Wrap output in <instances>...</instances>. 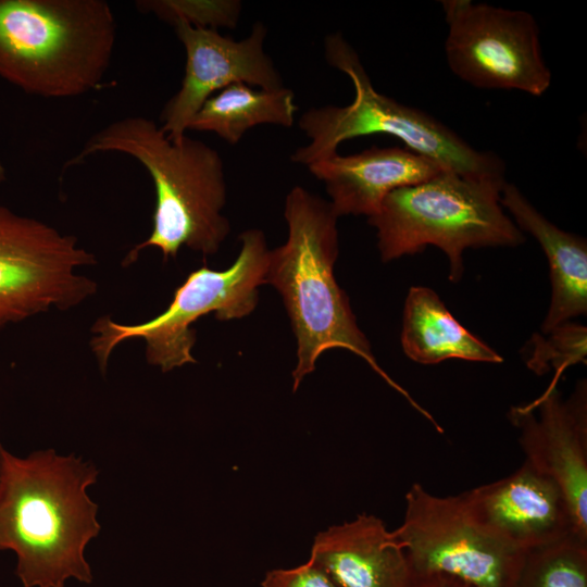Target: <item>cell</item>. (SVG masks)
Returning <instances> with one entry per match:
<instances>
[{
    "label": "cell",
    "instance_id": "cb8c5ba5",
    "mask_svg": "<svg viewBox=\"0 0 587 587\" xmlns=\"http://www.w3.org/2000/svg\"><path fill=\"white\" fill-rule=\"evenodd\" d=\"M7 177V170L4 165L0 162V183H2Z\"/></svg>",
    "mask_w": 587,
    "mask_h": 587
},
{
    "label": "cell",
    "instance_id": "ac0fdd59",
    "mask_svg": "<svg viewBox=\"0 0 587 587\" xmlns=\"http://www.w3.org/2000/svg\"><path fill=\"white\" fill-rule=\"evenodd\" d=\"M297 111L295 93L285 86L254 89L235 83L204 102L188 130L211 132L229 145H236L247 130L261 124L291 127Z\"/></svg>",
    "mask_w": 587,
    "mask_h": 587
},
{
    "label": "cell",
    "instance_id": "5b68a950",
    "mask_svg": "<svg viewBox=\"0 0 587 587\" xmlns=\"http://www.w3.org/2000/svg\"><path fill=\"white\" fill-rule=\"evenodd\" d=\"M325 58L350 78L354 98L344 107L310 108L300 116L298 125L309 143L291 154L294 163L309 166L338 153L339 145L346 140L380 134L400 139L408 149L448 171L505 182V164L496 153L474 149L429 114L379 93L358 53L340 33L326 37Z\"/></svg>",
    "mask_w": 587,
    "mask_h": 587
},
{
    "label": "cell",
    "instance_id": "277c9868",
    "mask_svg": "<svg viewBox=\"0 0 587 587\" xmlns=\"http://www.w3.org/2000/svg\"><path fill=\"white\" fill-rule=\"evenodd\" d=\"M116 27L104 0H0V77L49 99L97 90L112 62Z\"/></svg>",
    "mask_w": 587,
    "mask_h": 587
},
{
    "label": "cell",
    "instance_id": "3957f363",
    "mask_svg": "<svg viewBox=\"0 0 587 587\" xmlns=\"http://www.w3.org/2000/svg\"><path fill=\"white\" fill-rule=\"evenodd\" d=\"M287 241L270 250L265 284L282 295L298 344L292 390L315 369L326 350L342 348L359 355L425 417L426 410L377 364L360 330L346 292L334 276L338 257V215L330 202L300 186L285 200Z\"/></svg>",
    "mask_w": 587,
    "mask_h": 587
},
{
    "label": "cell",
    "instance_id": "d4e9b609",
    "mask_svg": "<svg viewBox=\"0 0 587 587\" xmlns=\"http://www.w3.org/2000/svg\"><path fill=\"white\" fill-rule=\"evenodd\" d=\"M0 477H1V460H0Z\"/></svg>",
    "mask_w": 587,
    "mask_h": 587
},
{
    "label": "cell",
    "instance_id": "4fadbf2b",
    "mask_svg": "<svg viewBox=\"0 0 587 587\" xmlns=\"http://www.w3.org/2000/svg\"><path fill=\"white\" fill-rule=\"evenodd\" d=\"M472 517L508 547L526 553L582 538L559 486L528 462L512 474L460 494Z\"/></svg>",
    "mask_w": 587,
    "mask_h": 587
},
{
    "label": "cell",
    "instance_id": "7402d4cb",
    "mask_svg": "<svg viewBox=\"0 0 587 587\" xmlns=\"http://www.w3.org/2000/svg\"><path fill=\"white\" fill-rule=\"evenodd\" d=\"M261 587H337L311 561L290 569H274L265 573Z\"/></svg>",
    "mask_w": 587,
    "mask_h": 587
},
{
    "label": "cell",
    "instance_id": "ffe728a7",
    "mask_svg": "<svg viewBox=\"0 0 587 587\" xmlns=\"http://www.w3.org/2000/svg\"><path fill=\"white\" fill-rule=\"evenodd\" d=\"M546 335L532 337L526 363L538 375L553 370L550 386H557L567 366L586 362L587 329L565 322Z\"/></svg>",
    "mask_w": 587,
    "mask_h": 587
},
{
    "label": "cell",
    "instance_id": "9a60e30c",
    "mask_svg": "<svg viewBox=\"0 0 587 587\" xmlns=\"http://www.w3.org/2000/svg\"><path fill=\"white\" fill-rule=\"evenodd\" d=\"M309 561L337 587H410L413 574L403 547L375 515L320 532Z\"/></svg>",
    "mask_w": 587,
    "mask_h": 587
},
{
    "label": "cell",
    "instance_id": "ba28073f",
    "mask_svg": "<svg viewBox=\"0 0 587 587\" xmlns=\"http://www.w3.org/2000/svg\"><path fill=\"white\" fill-rule=\"evenodd\" d=\"M392 532L413 576L458 587H513L525 555L488 534L460 495L439 497L419 483L405 494L403 521Z\"/></svg>",
    "mask_w": 587,
    "mask_h": 587
},
{
    "label": "cell",
    "instance_id": "e0dca14e",
    "mask_svg": "<svg viewBox=\"0 0 587 587\" xmlns=\"http://www.w3.org/2000/svg\"><path fill=\"white\" fill-rule=\"evenodd\" d=\"M401 345L407 357L421 364H437L451 358L488 363L503 361L454 319L434 290L421 286L411 287L408 292Z\"/></svg>",
    "mask_w": 587,
    "mask_h": 587
},
{
    "label": "cell",
    "instance_id": "5bb4252c",
    "mask_svg": "<svg viewBox=\"0 0 587 587\" xmlns=\"http://www.w3.org/2000/svg\"><path fill=\"white\" fill-rule=\"evenodd\" d=\"M323 182L335 213L372 216L391 191L425 182L446 170L438 162L401 147H371L338 153L307 166Z\"/></svg>",
    "mask_w": 587,
    "mask_h": 587
},
{
    "label": "cell",
    "instance_id": "8992f818",
    "mask_svg": "<svg viewBox=\"0 0 587 587\" xmlns=\"http://www.w3.org/2000/svg\"><path fill=\"white\" fill-rule=\"evenodd\" d=\"M507 182L467 177L451 171L388 193L369 223L377 230L382 260L414 254L426 246L442 250L449 278L463 275L469 248L509 246L525 239L500 203Z\"/></svg>",
    "mask_w": 587,
    "mask_h": 587
},
{
    "label": "cell",
    "instance_id": "9c48e42d",
    "mask_svg": "<svg viewBox=\"0 0 587 587\" xmlns=\"http://www.w3.org/2000/svg\"><path fill=\"white\" fill-rule=\"evenodd\" d=\"M95 262L76 237L0 205V328L86 300L97 285L76 270Z\"/></svg>",
    "mask_w": 587,
    "mask_h": 587
},
{
    "label": "cell",
    "instance_id": "d6986e66",
    "mask_svg": "<svg viewBox=\"0 0 587 587\" xmlns=\"http://www.w3.org/2000/svg\"><path fill=\"white\" fill-rule=\"evenodd\" d=\"M513 587H587V541L571 536L526 552Z\"/></svg>",
    "mask_w": 587,
    "mask_h": 587
},
{
    "label": "cell",
    "instance_id": "7a4b0ae2",
    "mask_svg": "<svg viewBox=\"0 0 587 587\" xmlns=\"http://www.w3.org/2000/svg\"><path fill=\"white\" fill-rule=\"evenodd\" d=\"M103 152L137 160L155 189L151 234L130 250L124 265L148 247L160 249L164 259L176 258L183 246L204 255L218 250L229 222L222 214L227 193L224 162L215 149L187 135L172 141L152 118L128 115L91 135L62 170Z\"/></svg>",
    "mask_w": 587,
    "mask_h": 587
},
{
    "label": "cell",
    "instance_id": "44dd1931",
    "mask_svg": "<svg viewBox=\"0 0 587 587\" xmlns=\"http://www.w3.org/2000/svg\"><path fill=\"white\" fill-rule=\"evenodd\" d=\"M135 4L140 12L151 13L171 25L180 21L214 29L234 26L240 12L238 1L140 0Z\"/></svg>",
    "mask_w": 587,
    "mask_h": 587
},
{
    "label": "cell",
    "instance_id": "52a82bcc",
    "mask_svg": "<svg viewBox=\"0 0 587 587\" xmlns=\"http://www.w3.org/2000/svg\"><path fill=\"white\" fill-rule=\"evenodd\" d=\"M239 239L240 252L227 270L202 266L191 272L175 290L168 308L157 317L136 325L99 319L91 329L96 334L91 349L101 370H105L112 350L129 338H142L148 362L163 372L196 363L191 355L193 322L211 312L221 321L250 314L258 303V288L265 284L270 250L259 229H248Z\"/></svg>",
    "mask_w": 587,
    "mask_h": 587
},
{
    "label": "cell",
    "instance_id": "6da1fadb",
    "mask_svg": "<svg viewBox=\"0 0 587 587\" xmlns=\"http://www.w3.org/2000/svg\"><path fill=\"white\" fill-rule=\"evenodd\" d=\"M0 550L15 553L24 587L90 584L87 544L100 532L97 504L87 488L98 470L73 454L34 451L25 458L0 444Z\"/></svg>",
    "mask_w": 587,
    "mask_h": 587
},
{
    "label": "cell",
    "instance_id": "2e32d148",
    "mask_svg": "<svg viewBox=\"0 0 587 587\" xmlns=\"http://www.w3.org/2000/svg\"><path fill=\"white\" fill-rule=\"evenodd\" d=\"M500 203L521 232L539 242L550 267L551 302L541 325L548 334L572 317L587 312V242L548 221L513 184L505 183Z\"/></svg>",
    "mask_w": 587,
    "mask_h": 587
},
{
    "label": "cell",
    "instance_id": "603a6c76",
    "mask_svg": "<svg viewBox=\"0 0 587 587\" xmlns=\"http://www.w3.org/2000/svg\"><path fill=\"white\" fill-rule=\"evenodd\" d=\"M410 587H458L439 578L413 576Z\"/></svg>",
    "mask_w": 587,
    "mask_h": 587
},
{
    "label": "cell",
    "instance_id": "8fae6325",
    "mask_svg": "<svg viewBox=\"0 0 587 587\" xmlns=\"http://www.w3.org/2000/svg\"><path fill=\"white\" fill-rule=\"evenodd\" d=\"M172 26L186 52L180 87L160 115V128L172 141L187 135L191 120L204 102L232 84L262 89L284 87L279 72L263 48L267 34L263 23H254L250 35L241 40L180 21Z\"/></svg>",
    "mask_w": 587,
    "mask_h": 587
},
{
    "label": "cell",
    "instance_id": "30bf717a",
    "mask_svg": "<svg viewBox=\"0 0 587 587\" xmlns=\"http://www.w3.org/2000/svg\"><path fill=\"white\" fill-rule=\"evenodd\" d=\"M441 3L448 25L445 53L454 75L484 89L520 90L535 97L548 90L551 72L530 13L471 0Z\"/></svg>",
    "mask_w": 587,
    "mask_h": 587
},
{
    "label": "cell",
    "instance_id": "7c38bea8",
    "mask_svg": "<svg viewBox=\"0 0 587 587\" xmlns=\"http://www.w3.org/2000/svg\"><path fill=\"white\" fill-rule=\"evenodd\" d=\"M525 461L563 492L578 535L587 540V386L579 380L563 399L557 386L528 404L512 407Z\"/></svg>",
    "mask_w": 587,
    "mask_h": 587
}]
</instances>
